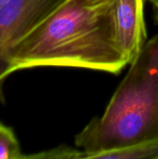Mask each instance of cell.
<instances>
[{"instance_id":"obj_1","label":"cell","mask_w":158,"mask_h":159,"mask_svg":"<svg viewBox=\"0 0 158 159\" xmlns=\"http://www.w3.org/2000/svg\"><path fill=\"white\" fill-rule=\"evenodd\" d=\"M129 63L115 40L112 0H67L12 49L8 74L45 66L118 74Z\"/></svg>"},{"instance_id":"obj_2","label":"cell","mask_w":158,"mask_h":159,"mask_svg":"<svg viewBox=\"0 0 158 159\" xmlns=\"http://www.w3.org/2000/svg\"><path fill=\"white\" fill-rule=\"evenodd\" d=\"M158 139V34L147 40L104 113L75 136L82 159Z\"/></svg>"},{"instance_id":"obj_3","label":"cell","mask_w":158,"mask_h":159,"mask_svg":"<svg viewBox=\"0 0 158 159\" xmlns=\"http://www.w3.org/2000/svg\"><path fill=\"white\" fill-rule=\"evenodd\" d=\"M67 0H7L0 7V93L12 49Z\"/></svg>"},{"instance_id":"obj_4","label":"cell","mask_w":158,"mask_h":159,"mask_svg":"<svg viewBox=\"0 0 158 159\" xmlns=\"http://www.w3.org/2000/svg\"><path fill=\"white\" fill-rule=\"evenodd\" d=\"M116 43L129 63L147 41L143 0H112Z\"/></svg>"},{"instance_id":"obj_5","label":"cell","mask_w":158,"mask_h":159,"mask_svg":"<svg viewBox=\"0 0 158 159\" xmlns=\"http://www.w3.org/2000/svg\"><path fill=\"white\" fill-rule=\"evenodd\" d=\"M158 159V139L98 155L95 159Z\"/></svg>"},{"instance_id":"obj_6","label":"cell","mask_w":158,"mask_h":159,"mask_svg":"<svg viewBox=\"0 0 158 159\" xmlns=\"http://www.w3.org/2000/svg\"><path fill=\"white\" fill-rule=\"evenodd\" d=\"M20 142L14 130L0 122V159H23Z\"/></svg>"},{"instance_id":"obj_7","label":"cell","mask_w":158,"mask_h":159,"mask_svg":"<svg viewBox=\"0 0 158 159\" xmlns=\"http://www.w3.org/2000/svg\"><path fill=\"white\" fill-rule=\"evenodd\" d=\"M83 151L79 148H73L70 146L61 145L52 150L38 153L35 155L25 156L24 158H67V159H82Z\"/></svg>"},{"instance_id":"obj_8","label":"cell","mask_w":158,"mask_h":159,"mask_svg":"<svg viewBox=\"0 0 158 159\" xmlns=\"http://www.w3.org/2000/svg\"><path fill=\"white\" fill-rule=\"evenodd\" d=\"M148 1L153 4L156 9H158V0H148Z\"/></svg>"},{"instance_id":"obj_9","label":"cell","mask_w":158,"mask_h":159,"mask_svg":"<svg viewBox=\"0 0 158 159\" xmlns=\"http://www.w3.org/2000/svg\"><path fill=\"white\" fill-rule=\"evenodd\" d=\"M156 20L158 22V9H156Z\"/></svg>"},{"instance_id":"obj_10","label":"cell","mask_w":158,"mask_h":159,"mask_svg":"<svg viewBox=\"0 0 158 159\" xmlns=\"http://www.w3.org/2000/svg\"><path fill=\"white\" fill-rule=\"evenodd\" d=\"M92 1H102V0H92Z\"/></svg>"}]
</instances>
